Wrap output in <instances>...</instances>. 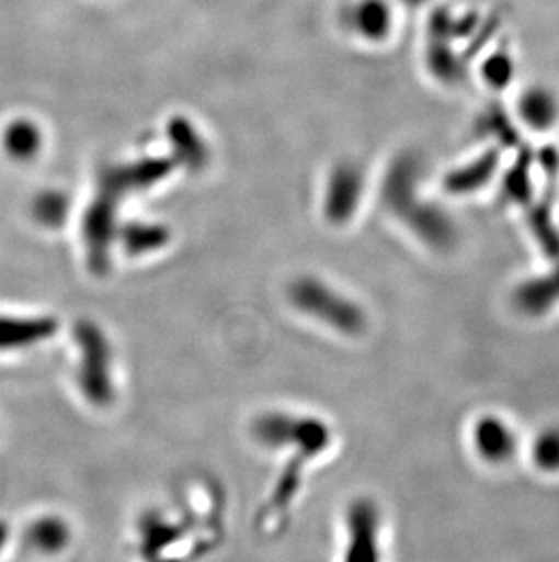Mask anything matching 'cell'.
Returning a JSON list of instances; mask_svg holds the SVG:
<instances>
[{
    "label": "cell",
    "mask_w": 559,
    "mask_h": 562,
    "mask_svg": "<svg viewBox=\"0 0 559 562\" xmlns=\"http://www.w3.org/2000/svg\"><path fill=\"white\" fill-rule=\"evenodd\" d=\"M77 342V384L88 403L99 408L115 401L113 351L107 335L93 321H80L75 328Z\"/></svg>",
    "instance_id": "cell-1"
},
{
    "label": "cell",
    "mask_w": 559,
    "mask_h": 562,
    "mask_svg": "<svg viewBox=\"0 0 559 562\" xmlns=\"http://www.w3.org/2000/svg\"><path fill=\"white\" fill-rule=\"evenodd\" d=\"M5 149L10 151L15 159H32L41 148V133L33 124L16 121L8 127L4 135Z\"/></svg>",
    "instance_id": "cell-11"
},
{
    "label": "cell",
    "mask_w": 559,
    "mask_h": 562,
    "mask_svg": "<svg viewBox=\"0 0 559 562\" xmlns=\"http://www.w3.org/2000/svg\"><path fill=\"white\" fill-rule=\"evenodd\" d=\"M380 514L369 499H358L347 512L345 562H380Z\"/></svg>",
    "instance_id": "cell-4"
},
{
    "label": "cell",
    "mask_w": 559,
    "mask_h": 562,
    "mask_svg": "<svg viewBox=\"0 0 559 562\" xmlns=\"http://www.w3.org/2000/svg\"><path fill=\"white\" fill-rule=\"evenodd\" d=\"M35 213L41 223L46 226H57L66 217V206L58 195H44L35 206Z\"/></svg>",
    "instance_id": "cell-16"
},
{
    "label": "cell",
    "mask_w": 559,
    "mask_h": 562,
    "mask_svg": "<svg viewBox=\"0 0 559 562\" xmlns=\"http://www.w3.org/2000/svg\"><path fill=\"white\" fill-rule=\"evenodd\" d=\"M534 462L545 472H558L559 470V430H545L538 436L533 448Z\"/></svg>",
    "instance_id": "cell-13"
},
{
    "label": "cell",
    "mask_w": 559,
    "mask_h": 562,
    "mask_svg": "<svg viewBox=\"0 0 559 562\" xmlns=\"http://www.w3.org/2000/svg\"><path fill=\"white\" fill-rule=\"evenodd\" d=\"M49 315H0V351H21L41 345L57 334Z\"/></svg>",
    "instance_id": "cell-5"
},
{
    "label": "cell",
    "mask_w": 559,
    "mask_h": 562,
    "mask_svg": "<svg viewBox=\"0 0 559 562\" xmlns=\"http://www.w3.org/2000/svg\"><path fill=\"white\" fill-rule=\"evenodd\" d=\"M516 115L528 132L549 133L559 123V97L550 86L531 85L517 95Z\"/></svg>",
    "instance_id": "cell-6"
},
{
    "label": "cell",
    "mask_w": 559,
    "mask_h": 562,
    "mask_svg": "<svg viewBox=\"0 0 559 562\" xmlns=\"http://www.w3.org/2000/svg\"><path fill=\"white\" fill-rule=\"evenodd\" d=\"M517 308L528 315H539L559 301V268L550 276L523 284L514 295Z\"/></svg>",
    "instance_id": "cell-10"
},
{
    "label": "cell",
    "mask_w": 559,
    "mask_h": 562,
    "mask_svg": "<svg viewBox=\"0 0 559 562\" xmlns=\"http://www.w3.org/2000/svg\"><path fill=\"white\" fill-rule=\"evenodd\" d=\"M8 537H10V528H8V525H5L4 520H0V550L5 547Z\"/></svg>",
    "instance_id": "cell-17"
},
{
    "label": "cell",
    "mask_w": 559,
    "mask_h": 562,
    "mask_svg": "<svg viewBox=\"0 0 559 562\" xmlns=\"http://www.w3.org/2000/svg\"><path fill=\"white\" fill-rule=\"evenodd\" d=\"M354 32L369 43H381L392 30L391 4L387 0H360L351 11Z\"/></svg>",
    "instance_id": "cell-7"
},
{
    "label": "cell",
    "mask_w": 559,
    "mask_h": 562,
    "mask_svg": "<svg viewBox=\"0 0 559 562\" xmlns=\"http://www.w3.org/2000/svg\"><path fill=\"white\" fill-rule=\"evenodd\" d=\"M253 436L265 448H290L296 456L306 459L320 456L331 440V431L323 420L284 412H271L259 417L253 425Z\"/></svg>",
    "instance_id": "cell-2"
},
{
    "label": "cell",
    "mask_w": 559,
    "mask_h": 562,
    "mask_svg": "<svg viewBox=\"0 0 559 562\" xmlns=\"http://www.w3.org/2000/svg\"><path fill=\"white\" fill-rule=\"evenodd\" d=\"M166 234L160 229L137 228L126 235V248L132 254H144L164 245Z\"/></svg>",
    "instance_id": "cell-15"
},
{
    "label": "cell",
    "mask_w": 559,
    "mask_h": 562,
    "mask_svg": "<svg viewBox=\"0 0 559 562\" xmlns=\"http://www.w3.org/2000/svg\"><path fill=\"white\" fill-rule=\"evenodd\" d=\"M483 79L494 90H502L514 79V64L509 55L497 54L483 66Z\"/></svg>",
    "instance_id": "cell-14"
},
{
    "label": "cell",
    "mask_w": 559,
    "mask_h": 562,
    "mask_svg": "<svg viewBox=\"0 0 559 562\" xmlns=\"http://www.w3.org/2000/svg\"><path fill=\"white\" fill-rule=\"evenodd\" d=\"M400 2L409 5V8H422V5L429 4L431 0H400Z\"/></svg>",
    "instance_id": "cell-18"
},
{
    "label": "cell",
    "mask_w": 559,
    "mask_h": 562,
    "mask_svg": "<svg viewBox=\"0 0 559 562\" xmlns=\"http://www.w3.org/2000/svg\"><path fill=\"white\" fill-rule=\"evenodd\" d=\"M26 541L35 552L54 555L68 547L71 530L68 522L57 515H44L27 526Z\"/></svg>",
    "instance_id": "cell-9"
},
{
    "label": "cell",
    "mask_w": 559,
    "mask_h": 562,
    "mask_svg": "<svg viewBox=\"0 0 559 562\" xmlns=\"http://www.w3.org/2000/svg\"><path fill=\"white\" fill-rule=\"evenodd\" d=\"M476 448L487 461L503 462L516 451V437L494 417L481 419L475 428Z\"/></svg>",
    "instance_id": "cell-8"
},
{
    "label": "cell",
    "mask_w": 559,
    "mask_h": 562,
    "mask_svg": "<svg viewBox=\"0 0 559 562\" xmlns=\"http://www.w3.org/2000/svg\"><path fill=\"white\" fill-rule=\"evenodd\" d=\"M304 457H296L295 461L290 462L289 467L285 468L282 477L276 483L275 490H273V497H271V508L280 509L287 508V504L295 499V495L298 494L301 481V467H304Z\"/></svg>",
    "instance_id": "cell-12"
},
{
    "label": "cell",
    "mask_w": 559,
    "mask_h": 562,
    "mask_svg": "<svg viewBox=\"0 0 559 562\" xmlns=\"http://www.w3.org/2000/svg\"><path fill=\"white\" fill-rule=\"evenodd\" d=\"M290 304L307 317L317 318L338 329L340 334L356 335L364 331L365 315L358 304L334 292L318 279H300L289 290Z\"/></svg>",
    "instance_id": "cell-3"
}]
</instances>
